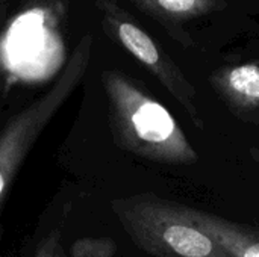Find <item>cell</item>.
<instances>
[{
    "instance_id": "5",
    "label": "cell",
    "mask_w": 259,
    "mask_h": 257,
    "mask_svg": "<svg viewBox=\"0 0 259 257\" xmlns=\"http://www.w3.org/2000/svg\"><path fill=\"white\" fill-rule=\"evenodd\" d=\"M225 86L238 106L259 105V65L244 64L232 68L226 74Z\"/></svg>"
},
{
    "instance_id": "4",
    "label": "cell",
    "mask_w": 259,
    "mask_h": 257,
    "mask_svg": "<svg viewBox=\"0 0 259 257\" xmlns=\"http://www.w3.org/2000/svg\"><path fill=\"white\" fill-rule=\"evenodd\" d=\"M184 211L196 227L206 232L232 257H259L258 235L217 215L196 211L188 206H184Z\"/></svg>"
},
{
    "instance_id": "3",
    "label": "cell",
    "mask_w": 259,
    "mask_h": 257,
    "mask_svg": "<svg viewBox=\"0 0 259 257\" xmlns=\"http://www.w3.org/2000/svg\"><path fill=\"white\" fill-rule=\"evenodd\" d=\"M80 73L82 64H71L49 92L12 115L0 130V204L30 150L73 92Z\"/></svg>"
},
{
    "instance_id": "6",
    "label": "cell",
    "mask_w": 259,
    "mask_h": 257,
    "mask_svg": "<svg viewBox=\"0 0 259 257\" xmlns=\"http://www.w3.org/2000/svg\"><path fill=\"white\" fill-rule=\"evenodd\" d=\"M118 38L123 42V45L144 65L159 71L162 74L161 68V55L155 45V42L150 39V36L143 32L140 27H137L132 23H121L118 26Z\"/></svg>"
},
{
    "instance_id": "8",
    "label": "cell",
    "mask_w": 259,
    "mask_h": 257,
    "mask_svg": "<svg viewBox=\"0 0 259 257\" xmlns=\"http://www.w3.org/2000/svg\"><path fill=\"white\" fill-rule=\"evenodd\" d=\"M32 257H67L62 235L59 232H52L42 238Z\"/></svg>"
},
{
    "instance_id": "9",
    "label": "cell",
    "mask_w": 259,
    "mask_h": 257,
    "mask_svg": "<svg viewBox=\"0 0 259 257\" xmlns=\"http://www.w3.org/2000/svg\"><path fill=\"white\" fill-rule=\"evenodd\" d=\"M158 3L170 12H187L196 5V0H158Z\"/></svg>"
},
{
    "instance_id": "2",
    "label": "cell",
    "mask_w": 259,
    "mask_h": 257,
    "mask_svg": "<svg viewBox=\"0 0 259 257\" xmlns=\"http://www.w3.org/2000/svg\"><path fill=\"white\" fill-rule=\"evenodd\" d=\"M112 212L132 242L153 257H232L187 217L184 204L153 195L112 201Z\"/></svg>"
},
{
    "instance_id": "1",
    "label": "cell",
    "mask_w": 259,
    "mask_h": 257,
    "mask_svg": "<svg viewBox=\"0 0 259 257\" xmlns=\"http://www.w3.org/2000/svg\"><path fill=\"white\" fill-rule=\"evenodd\" d=\"M109 123L117 145L141 159L191 165L197 153L171 112L120 76H108Z\"/></svg>"
},
{
    "instance_id": "7",
    "label": "cell",
    "mask_w": 259,
    "mask_h": 257,
    "mask_svg": "<svg viewBox=\"0 0 259 257\" xmlns=\"http://www.w3.org/2000/svg\"><path fill=\"white\" fill-rule=\"evenodd\" d=\"M117 244L111 238H80L70 247V257H114Z\"/></svg>"
}]
</instances>
